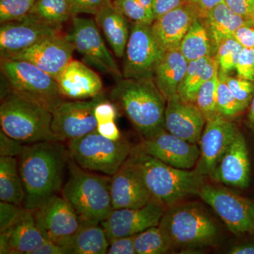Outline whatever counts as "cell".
Listing matches in <instances>:
<instances>
[{"instance_id":"cell-1","label":"cell","mask_w":254,"mask_h":254,"mask_svg":"<svg viewBox=\"0 0 254 254\" xmlns=\"http://www.w3.org/2000/svg\"><path fill=\"white\" fill-rule=\"evenodd\" d=\"M69 160L68 147L63 142L25 145L18 161L25 192L23 208L35 211L61 193Z\"/></svg>"},{"instance_id":"cell-2","label":"cell","mask_w":254,"mask_h":254,"mask_svg":"<svg viewBox=\"0 0 254 254\" xmlns=\"http://www.w3.org/2000/svg\"><path fill=\"white\" fill-rule=\"evenodd\" d=\"M136 167L153 198L167 208L192 195H198L205 185L204 176L196 170L174 168L132 147L127 159Z\"/></svg>"},{"instance_id":"cell-3","label":"cell","mask_w":254,"mask_h":254,"mask_svg":"<svg viewBox=\"0 0 254 254\" xmlns=\"http://www.w3.org/2000/svg\"><path fill=\"white\" fill-rule=\"evenodd\" d=\"M143 138H151L165 129L166 100L153 79L122 78L110 93Z\"/></svg>"},{"instance_id":"cell-4","label":"cell","mask_w":254,"mask_h":254,"mask_svg":"<svg viewBox=\"0 0 254 254\" xmlns=\"http://www.w3.org/2000/svg\"><path fill=\"white\" fill-rule=\"evenodd\" d=\"M68 176L61 194L85 223L100 224L113 211L111 177L100 175L78 166L71 158Z\"/></svg>"},{"instance_id":"cell-5","label":"cell","mask_w":254,"mask_h":254,"mask_svg":"<svg viewBox=\"0 0 254 254\" xmlns=\"http://www.w3.org/2000/svg\"><path fill=\"white\" fill-rule=\"evenodd\" d=\"M173 250H196L213 245L219 229L199 203H177L167 208L159 223Z\"/></svg>"},{"instance_id":"cell-6","label":"cell","mask_w":254,"mask_h":254,"mask_svg":"<svg viewBox=\"0 0 254 254\" xmlns=\"http://www.w3.org/2000/svg\"><path fill=\"white\" fill-rule=\"evenodd\" d=\"M53 114L41 105L6 92L0 105L1 130L24 143L58 141L52 130Z\"/></svg>"},{"instance_id":"cell-7","label":"cell","mask_w":254,"mask_h":254,"mask_svg":"<svg viewBox=\"0 0 254 254\" xmlns=\"http://www.w3.org/2000/svg\"><path fill=\"white\" fill-rule=\"evenodd\" d=\"M1 71L6 92L41 105L52 113L64 100L54 78L29 62L1 58Z\"/></svg>"},{"instance_id":"cell-8","label":"cell","mask_w":254,"mask_h":254,"mask_svg":"<svg viewBox=\"0 0 254 254\" xmlns=\"http://www.w3.org/2000/svg\"><path fill=\"white\" fill-rule=\"evenodd\" d=\"M70 158L78 166L113 176L127 161L132 147L121 139L113 141L95 131L68 141Z\"/></svg>"},{"instance_id":"cell-9","label":"cell","mask_w":254,"mask_h":254,"mask_svg":"<svg viewBox=\"0 0 254 254\" xmlns=\"http://www.w3.org/2000/svg\"><path fill=\"white\" fill-rule=\"evenodd\" d=\"M165 53L151 26L133 23L124 55L123 78L154 80Z\"/></svg>"},{"instance_id":"cell-10","label":"cell","mask_w":254,"mask_h":254,"mask_svg":"<svg viewBox=\"0 0 254 254\" xmlns=\"http://www.w3.org/2000/svg\"><path fill=\"white\" fill-rule=\"evenodd\" d=\"M198 196L236 235L254 234V201L224 187L204 185Z\"/></svg>"},{"instance_id":"cell-11","label":"cell","mask_w":254,"mask_h":254,"mask_svg":"<svg viewBox=\"0 0 254 254\" xmlns=\"http://www.w3.org/2000/svg\"><path fill=\"white\" fill-rule=\"evenodd\" d=\"M68 34L74 50L83 58V63L92 65L118 81L123 78L115 58L105 46L96 21L91 18L73 16Z\"/></svg>"},{"instance_id":"cell-12","label":"cell","mask_w":254,"mask_h":254,"mask_svg":"<svg viewBox=\"0 0 254 254\" xmlns=\"http://www.w3.org/2000/svg\"><path fill=\"white\" fill-rule=\"evenodd\" d=\"M103 94L86 100H64L53 111L52 130L57 141L76 139L95 131V108Z\"/></svg>"},{"instance_id":"cell-13","label":"cell","mask_w":254,"mask_h":254,"mask_svg":"<svg viewBox=\"0 0 254 254\" xmlns=\"http://www.w3.org/2000/svg\"><path fill=\"white\" fill-rule=\"evenodd\" d=\"M33 214L45 238L60 246L85 224L63 195H55L44 206L33 211Z\"/></svg>"},{"instance_id":"cell-14","label":"cell","mask_w":254,"mask_h":254,"mask_svg":"<svg viewBox=\"0 0 254 254\" xmlns=\"http://www.w3.org/2000/svg\"><path fill=\"white\" fill-rule=\"evenodd\" d=\"M167 207L155 198L136 208L113 209L100 225L109 242L120 237L134 236L152 227L158 226Z\"/></svg>"},{"instance_id":"cell-15","label":"cell","mask_w":254,"mask_h":254,"mask_svg":"<svg viewBox=\"0 0 254 254\" xmlns=\"http://www.w3.org/2000/svg\"><path fill=\"white\" fill-rule=\"evenodd\" d=\"M239 131L235 123L219 114L207 121L198 143L200 154L195 170L204 177H212Z\"/></svg>"},{"instance_id":"cell-16","label":"cell","mask_w":254,"mask_h":254,"mask_svg":"<svg viewBox=\"0 0 254 254\" xmlns=\"http://www.w3.org/2000/svg\"><path fill=\"white\" fill-rule=\"evenodd\" d=\"M74 51L68 35L63 36L58 33L46 38L8 59L29 62L56 80L72 60Z\"/></svg>"},{"instance_id":"cell-17","label":"cell","mask_w":254,"mask_h":254,"mask_svg":"<svg viewBox=\"0 0 254 254\" xmlns=\"http://www.w3.org/2000/svg\"><path fill=\"white\" fill-rule=\"evenodd\" d=\"M136 148L174 168L190 170L200 157L197 144L182 139L163 130L151 138H143Z\"/></svg>"},{"instance_id":"cell-18","label":"cell","mask_w":254,"mask_h":254,"mask_svg":"<svg viewBox=\"0 0 254 254\" xmlns=\"http://www.w3.org/2000/svg\"><path fill=\"white\" fill-rule=\"evenodd\" d=\"M60 29L41 22L30 15L21 21L1 23L0 27L1 58H9L34 46Z\"/></svg>"},{"instance_id":"cell-19","label":"cell","mask_w":254,"mask_h":254,"mask_svg":"<svg viewBox=\"0 0 254 254\" xmlns=\"http://www.w3.org/2000/svg\"><path fill=\"white\" fill-rule=\"evenodd\" d=\"M206 119L195 103L185 101L175 94L166 101L165 129L190 143L198 144Z\"/></svg>"},{"instance_id":"cell-20","label":"cell","mask_w":254,"mask_h":254,"mask_svg":"<svg viewBox=\"0 0 254 254\" xmlns=\"http://www.w3.org/2000/svg\"><path fill=\"white\" fill-rule=\"evenodd\" d=\"M110 193L113 209L141 208L153 198L141 173L128 160L112 176Z\"/></svg>"},{"instance_id":"cell-21","label":"cell","mask_w":254,"mask_h":254,"mask_svg":"<svg viewBox=\"0 0 254 254\" xmlns=\"http://www.w3.org/2000/svg\"><path fill=\"white\" fill-rule=\"evenodd\" d=\"M56 81L64 99L90 100L103 94V81L99 75L78 60H71Z\"/></svg>"},{"instance_id":"cell-22","label":"cell","mask_w":254,"mask_h":254,"mask_svg":"<svg viewBox=\"0 0 254 254\" xmlns=\"http://www.w3.org/2000/svg\"><path fill=\"white\" fill-rule=\"evenodd\" d=\"M46 240L33 211L23 208L15 221L0 232V254H32Z\"/></svg>"},{"instance_id":"cell-23","label":"cell","mask_w":254,"mask_h":254,"mask_svg":"<svg viewBox=\"0 0 254 254\" xmlns=\"http://www.w3.org/2000/svg\"><path fill=\"white\" fill-rule=\"evenodd\" d=\"M227 186L246 188L250 185L251 165L245 136L237 133L211 177Z\"/></svg>"},{"instance_id":"cell-24","label":"cell","mask_w":254,"mask_h":254,"mask_svg":"<svg viewBox=\"0 0 254 254\" xmlns=\"http://www.w3.org/2000/svg\"><path fill=\"white\" fill-rule=\"evenodd\" d=\"M203 17L193 5L185 2L155 19L151 27L165 51L178 49L184 37L197 18Z\"/></svg>"},{"instance_id":"cell-25","label":"cell","mask_w":254,"mask_h":254,"mask_svg":"<svg viewBox=\"0 0 254 254\" xmlns=\"http://www.w3.org/2000/svg\"><path fill=\"white\" fill-rule=\"evenodd\" d=\"M189 62L180 49L167 51L155 70L154 81L165 100L177 93Z\"/></svg>"},{"instance_id":"cell-26","label":"cell","mask_w":254,"mask_h":254,"mask_svg":"<svg viewBox=\"0 0 254 254\" xmlns=\"http://www.w3.org/2000/svg\"><path fill=\"white\" fill-rule=\"evenodd\" d=\"M127 17L115 7L114 4L100 10L95 16L98 27L118 58H124L130 31Z\"/></svg>"},{"instance_id":"cell-27","label":"cell","mask_w":254,"mask_h":254,"mask_svg":"<svg viewBox=\"0 0 254 254\" xmlns=\"http://www.w3.org/2000/svg\"><path fill=\"white\" fill-rule=\"evenodd\" d=\"M205 20L217 48L224 40L233 38L239 28L245 26H254L253 19L234 12L224 1L210 10Z\"/></svg>"},{"instance_id":"cell-28","label":"cell","mask_w":254,"mask_h":254,"mask_svg":"<svg viewBox=\"0 0 254 254\" xmlns=\"http://www.w3.org/2000/svg\"><path fill=\"white\" fill-rule=\"evenodd\" d=\"M218 71V63L215 55L190 62L177 94L185 101L195 103L200 88Z\"/></svg>"},{"instance_id":"cell-29","label":"cell","mask_w":254,"mask_h":254,"mask_svg":"<svg viewBox=\"0 0 254 254\" xmlns=\"http://www.w3.org/2000/svg\"><path fill=\"white\" fill-rule=\"evenodd\" d=\"M109 246V240L101 225L85 223L62 247L66 254H105Z\"/></svg>"},{"instance_id":"cell-30","label":"cell","mask_w":254,"mask_h":254,"mask_svg":"<svg viewBox=\"0 0 254 254\" xmlns=\"http://www.w3.org/2000/svg\"><path fill=\"white\" fill-rule=\"evenodd\" d=\"M179 49L189 63L206 57L215 56L217 47L205 18L200 17L195 20L184 37Z\"/></svg>"},{"instance_id":"cell-31","label":"cell","mask_w":254,"mask_h":254,"mask_svg":"<svg viewBox=\"0 0 254 254\" xmlns=\"http://www.w3.org/2000/svg\"><path fill=\"white\" fill-rule=\"evenodd\" d=\"M24 197L17 159L0 157V200L23 206Z\"/></svg>"},{"instance_id":"cell-32","label":"cell","mask_w":254,"mask_h":254,"mask_svg":"<svg viewBox=\"0 0 254 254\" xmlns=\"http://www.w3.org/2000/svg\"><path fill=\"white\" fill-rule=\"evenodd\" d=\"M31 16L58 29L72 18L68 0H36Z\"/></svg>"},{"instance_id":"cell-33","label":"cell","mask_w":254,"mask_h":254,"mask_svg":"<svg viewBox=\"0 0 254 254\" xmlns=\"http://www.w3.org/2000/svg\"><path fill=\"white\" fill-rule=\"evenodd\" d=\"M134 246L136 254H163L173 251L171 244L159 226L135 235Z\"/></svg>"},{"instance_id":"cell-34","label":"cell","mask_w":254,"mask_h":254,"mask_svg":"<svg viewBox=\"0 0 254 254\" xmlns=\"http://www.w3.org/2000/svg\"><path fill=\"white\" fill-rule=\"evenodd\" d=\"M114 6L133 23L152 26L155 21L153 0H115Z\"/></svg>"},{"instance_id":"cell-35","label":"cell","mask_w":254,"mask_h":254,"mask_svg":"<svg viewBox=\"0 0 254 254\" xmlns=\"http://www.w3.org/2000/svg\"><path fill=\"white\" fill-rule=\"evenodd\" d=\"M218 72L204 83L200 88L195 104L204 115L206 122L218 115L217 110V88H218Z\"/></svg>"},{"instance_id":"cell-36","label":"cell","mask_w":254,"mask_h":254,"mask_svg":"<svg viewBox=\"0 0 254 254\" xmlns=\"http://www.w3.org/2000/svg\"><path fill=\"white\" fill-rule=\"evenodd\" d=\"M242 48V45L234 38H227L220 43L215 54L219 71L229 73L235 70Z\"/></svg>"},{"instance_id":"cell-37","label":"cell","mask_w":254,"mask_h":254,"mask_svg":"<svg viewBox=\"0 0 254 254\" xmlns=\"http://www.w3.org/2000/svg\"><path fill=\"white\" fill-rule=\"evenodd\" d=\"M217 110L219 115L229 120L235 118L246 110L232 94L225 81L220 77L217 88Z\"/></svg>"},{"instance_id":"cell-38","label":"cell","mask_w":254,"mask_h":254,"mask_svg":"<svg viewBox=\"0 0 254 254\" xmlns=\"http://www.w3.org/2000/svg\"><path fill=\"white\" fill-rule=\"evenodd\" d=\"M36 0H0V23L21 21L31 14Z\"/></svg>"},{"instance_id":"cell-39","label":"cell","mask_w":254,"mask_h":254,"mask_svg":"<svg viewBox=\"0 0 254 254\" xmlns=\"http://www.w3.org/2000/svg\"><path fill=\"white\" fill-rule=\"evenodd\" d=\"M219 77L225 81L232 94L240 104L247 109L250 107L254 95V81L240 77H233L228 73L219 71Z\"/></svg>"},{"instance_id":"cell-40","label":"cell","mask_w":254,"mask_h":254,"mask_svg":"<svg viewBox=\"0 0 254 254\" xmlns=\"http://www.w3.org/2000/svg\"><path fill=\"white\" fill-rule=\"evenodd\" d=\"M68 2L72 17L81 14L95 16L103 8L113 4L111 0H68Z\"/></svg>"},{"instance_id":"cell-41","label":"cell","mask_w":254,"mask_h":254,"mask_svg":"<svg viewBox=\"0 0 254 254\" xmlns=\"http://www.w3.org/2000/svg\"><path fill=\"white\" fill-rule=\"evenodd\" d=\"M235 70L238 77L254 81V48H242Z\"/></svg>"},{"instance_id":"cell-42","label":"cell","mask_w":254,"mask_h":254,"mask_svg":"<svg viewBox=\"0 0 254 254\" xmlns=\"http://www.w3.org/2000/svg\"><path fill=\"white\" fill-rule=\"evenodd\" d=\"M23 208L22 205L0 202V232L4 231L15 221Z\"/></svg>"},{"instance_id":"cell-43","label":"cell","mask_w":254,"mask_h":254,"mask_svg":"<svg viewBox=\"0 0 254 254\" xmlns=\"http://www.w3.org/2000/svg\"><path fill=\"white\" fill-rule=\"evenodd\" d=\"M24 143L0 131V157H19L24 149Z\"/></svg>"},{"instance_id":"cell-44","label":"cell","mask_w":254,"mask_h":254,"mask_svg":"<svg viewBox=\"0 0 254 254\" xmlns=\"http://www.w3.org/2000/svg\"><path fill=\"white\" fill-rule=\"evenodd\" d=\"M97 125L115 121L118 117V110L114 103L103 98L95 108Z\"/></svg>"},{"instance_id":"cell-45","label":"cell","mask_w":254,"mask_h":254,"mask_svg":"<svg viewBox=\"0 0 254 254\" xmlns=\"http://www.w3.org/2000/svg\"><path fill=\"white\" fill-rule=\"evenodd\" d=\"M134 236L123 237L110 242L108 254H136Z\"/></svg>"},{"instance_id":"cell-46","label":"cell","mask_w":254,"mask_h":254,"mask_svg":"<svg viewBox=\"0 0 254 254\" xmlns=\"http://www.w3.org/2000/svg\"><path fill=\"white\" fill-rule=\"evenodd\" d=\"M224 2L236 14L252 19L254 14V0H224Z\"/></svg>"},{"instance_id":"cell-47","label":"cell","mask_w":254,"mask_h":254,"mask_svg":"<svg viewBox=\"0 0 254 254\" xmlns=\"http://www.w3.org/2000/svg\"><path fill=\"white\" fill-rule=\"evenodd\" d=\"M185 3V0H153V11L155 18L160 17Z\"/></svg>"},{"instance_id":"cell-48","label":"cell","mask_w":254,"mask_h":254,"mask_svg":"<svg viewBox=\"0 0 254 254\" xmlns=\"http://www.w3.org/2000/svg\"><path fill=\"white\" fill-rule=\"evenodd\" d=\"M243 48H254V26H245L239 28L233 36Z\"/></svg>"},{"instance_id":"cell-49","label":"cell","mask_w":254,"mask_h":254,"mask_svg":"<svg viewBox=\"0 0 254 254\" xmlns=\"http://www.w3.org/2000/svg\"><path fill=\"white\" fill-rule=\"evenodd\" d=\"M96 131L102 136L113 141H118L122 138L121 133L115 121L97 125Z\"/></svg>"},{"instance_id":"cell-50","label":"cell","mask_w":254,"mask_h":254,"mask_svg":"<svg viewBox=\"0 0 254 254\" xmlns=\"http://www.w3.org/2000/svg\"><path fill=\"white\" fill-rule=\"evenodd\" d=\"M185 2L190 3L195 6L203 15L206 17L207 14L210 10L224 1V0H185Z\"/></svg>"},{"instance_id":"cell-51","label":"cell","mask_w":254,"mask_h":254,"mask_svg":"<svg viewBox=\"0 0 254 254\" xmlns=\"http://www.w3.org/2000/svg\"><path fill=\"white\" fill-rule=\"evenodd\" d=\"M32 254H66V252L62 246L55 243L53 241L46 240Z\"/></svg>"},{"instance_id":"cell-52","label":"cell","mask_w":254,"mask_h":254,"mask_svg":"<svg viewBox=\"0 0 254 254\" xmlns=\"http://www.w3.org/2000/svg\"><path fill=\"white\" fill-rule=\"evenodd\" d=\"M230 254H254V242H246L233 246L228 252Z\"/></svg>"},{"instance_id":"cell-53","label":"cell","mask_w":254,"mask_h":254,"mask_svg":"<svg viewBox=\"0 0 254 254\" xmlns=\"http://www.w3.org/2000/svg\"><path fill=\"white\" fill-rule=\"evenodd\" d=\"M248 120L249 122H250V123L252 124V125H254V95L250 105V111H249Z\"/></svg>"},{"instance_id":"cell-54","label":"cell","mask_w":254,"mask_h":254,"mask_svg":"<svg viewBox=\"0 0 254 254\" xmlns=\"http://www.w3.org/2000/svg\"><path fill=\"white\" fill-rule=\"evenodd\" d=\"M252 19H253V21H254V14L253 15V17H252Z\"/></svg>"}]
</instances>
